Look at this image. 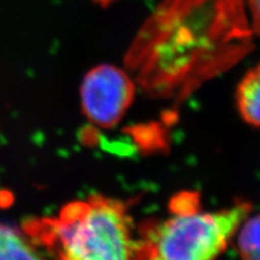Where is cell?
Wrapping results in <instances>:
<instances>
[{"instance_id":"cell-4","label":"cell","mask_w":260,"mask_h":260,"mask_svg":"<svg viewBox=\"0 0 260 260\" xmlns=\"http://www.w3.org/2000/svg\"><path fill=\"white\" fill-rule=\"evenodd\" d=\"M135 96V83L119 68L110 64L90 69L81 84V104L93 124L111 129L118 124Z\"/></svg>"},{"instance_id":"cell-3","label":"cell","mask_w":260,"mask_h":260,"mask_svg":"<svg viewBox=\"0 0 260 260\" xmlns=\"http://www.w3.org/2000/svg\"><path fill=\"white\" fill-rule=\"evenodd\" d=\"M171 209L170 218L142 232L151 260H213L225 251L252 206L240 201L217 212H201L193 194H182Z\"/></svg>"},{"instance_id":"cell-8","label":"cell","mask_w":260,"mask_h":260,"mask_svg":"<svg viewBox=\"0 0 260 260\" xmlns=\"http://www.w3.org/2000/svg\"><path fill=\"white\" fill-rule=\"evenodd\" d=\"M249 22L254 34L260 35V0H246Z\"/></svg>"},{"instance_id":"cell-5","label":"cell","mask_w":260,"mask_h":260,"mask_svg":"<svg viewBox=\"0 0 260 260\" xmlns=\"http://www.w3.org/2000/svg\"><path fill=\"white\" fill-rule=\"evenodd\" d=\"M236 105L243 121L260 128V63L247 71L240 82Z\"/></svg>"},{"instance_id":"cell-1","label":"cell","mask_w":260,"mask_h":260,"mask_svg":"<svg viewBox=\"0 0 260 260\" xmlns=\"http://www.w3.org/2000/svg\"><path fill=\"white\" fill-rule=\"evenodd\" d=\"M253 35L246 0H161L126 64L148 88H187L247 56Z\"/></svg>"},{"instance_id":"cell-9","label":"cell","mask_w":260,"mask_h":260,"mask_svg":"<svg viewBox=\"0 0 260 260\" xmlns=\"http://www.w3.org/2000/svg\"><path fill=\"white\" fill-rule=\"evenodd\" d=\"M89 2H92V3H94V4H98V5L104 6V8H105V6H109L110 4H112V3H115L116 0H89Z\"/></svg>"},{"instance_id":"cell-6","label":"cell","mask_w":260,"mask_h":260,"mask_svg":"<svg viewBox=\"0 0 260 260\" xmlns=\"http://www.w3.org/2000/svg\"><path fill=\"white\" fill-rule=\"evenodd\" d=\"M0 260H45L23 234L0 223Z\"/></svg>"},{"instance_id":"cell-2","label":"cell","mask_w":260,"mask_h":260,"mask_svg":"<svg viewBox=\"0 0 260 260\" xmlns=\"http://www.w3.org/2000/svg\"><path fill=\"white\" fill-rule=\"evenodd\" d=\"M28 230L57 260H151L144 241L133 236L125 205L102 195L69 203Z\"/></svg>"},{"instance_id":"cell-7","label":"cell","mask_w":260,"mask_h":260,"mask_svg":"<svg viewBox=\"0 0 260 260\" xmlns=\"http://www.w3.org/2000/svg\"><path fill=\"white\" fill-rule=\"evenodd\" d=\"M236 246L242 260H260V214L243 224L237 235Z\"/></svg>"}]
</instances>
